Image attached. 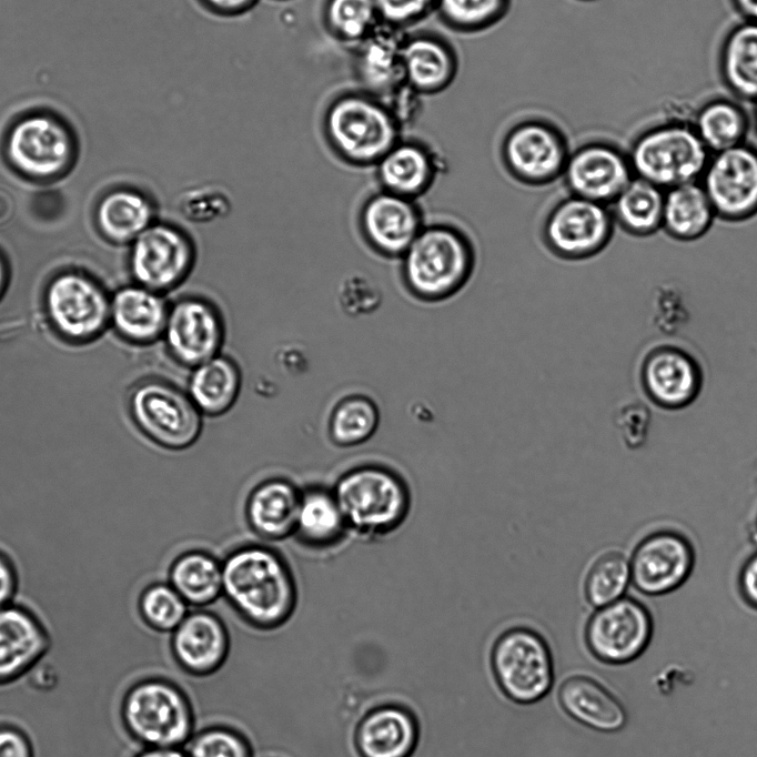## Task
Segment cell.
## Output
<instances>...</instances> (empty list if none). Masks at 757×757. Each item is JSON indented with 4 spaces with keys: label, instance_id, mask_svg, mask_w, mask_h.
<instances>
[{
    "label": "cell",
    "instance_id": "obj_1",
    "mask_svg": "<svg viewBox=\"0 0 757 757\" xmlns=\"http://www.w3.org/2000/svg\"><path fill=\"white\" fill-rule=\"evenodd\" d=\"M222 562V596L251 628L275 630L297 605V586L284 557L264 544H245Z\"/></svg>",
    "mask_w": 757,
    "mask_h": 757
},
{
    "label": "cell",
    "instance_id": "obj_2",
    "mask_svg": "<svg viewBox=\"0 0 757 757\" xmlns=\"http://www.w3.org/2000/svg\"><path fill=\"white\" fill-rule=\"evenodd\" d=\"M332 489L349 533L365 542L391 536L406 523L412 511L408 481L387 464L353 466L339 476Z\"/></svg>",
    "mask_w": 757,
    "mask_h": 757
},
{
    "label": "cell",
    "instance_id": "obj_3",
    "mask_svg": "<svg viewBox=\"0 0 757 757\" xmlns=\"http://www.w3.org/2000/svg\"><path fill=\"white\" fill-rule=\"evenodd\" d=\"M400 259L406 290L424 302H438L456 294L475 265L471 240L454 225L440 222L424 224Z\"/></svg>",
    "mask_w": 757,
    "mask_h": 757
},
{
    "label": "cell",
    "instance_id": "obj_4",
    "mask_svg": "<svg viewBox=\"0 0 757 757\" xmlns=\"http://www.w3.org/2000/svg\"><path fill=\"white\" fill-rule=\"evenodd\" d=\"M121 717L129 735L143 748H181L195 733L188 695L165 677L147 676L133 683L123 696Z\"/></svg>",
    "mask_w": 757,
    "mask_h": 757
},
{
    "label": "cell",
    "instance_id": "obj_5",
    "mask_svg": "<svg viewBox=\"0 0 757 757\" xmlns=\"http://www.w3.org/2000/svg\"><path fill=\"white\" fill-rule=\"evenodd\" d=\"M626 152L634 176L664 191L698 182L710 155L692 122L679 118L643 130Z\"/></svg>",
    "mask_w": 757,
    "mask_h": 757
},
{
    "label": "cell",
    "instance_id": "obj_6",
    "mask_svg": "<svg viewBox=\"0 0 757 757\" xmlns=\"http://www.w3.org/2000/svg\"><path fill=\"white\" fill-rule=\"evenodd\" d=\"M325 129L336 152L357 165L376 164L401 140V127L386 105L359 94L330 107Z\"/></svg>",
    "mask_w": 757,
    "mask_h": 757
},
{
    "label": "cell",
    "instance_id": "obj_7",
    "mask_svg": "<svg viewBox=\"0 0 757 757\" xmlns=\"http://www.w3.org/2000/svg\"><path fill=\"white\" fill-rule=\"evenodd\" d=\"M489 662L499 689L516 704L539 702L554 684L549 646L529 627L515 626L503 632L493 644Z\"/></svg>",
    "mask_w": 757,
    "mask_h": 757
},
{
    "label": "cell",
    "instance_id": "obj_8",
    "mask_svg": "<svg viewBox=\"0 0 757 757\" xmlns=\"http://www.w3.org/2000/svg\"><path fill=\"white\" fill-rule=\"evenodd\" d=\"M133 424L155 445L169 451L193 446L203 430V415L186 391L162 380L138 385L129 400Z\"/></svg>",
    "mask_w": 757,
    "mask_h": 757
},
{
    "label": "cell",
    "instance_id": "obj_9",
    "mask_svg": "<svg viewBox=\"0 0 757 757\" xmlns=\"http://www.w3.org/2000/svg\"><path fill=\"white\" fill-rule=\"evenodd\" d=\"M628 555L632 585L653 597L683 586L693 574L697 557L693 541L672 527L645 534Z\"/></svg>",
    "mask_w": 757,
    "mask_h": 757
},
{
    "label": "cell",
    "instance_id": "obj_10",
    "mask_svg": "<svg viewBox=\"0 0 757 757\" xmlns=\"http://www.w3.org/2000/svg\"><path fill=\"white\" fill-rule=\"evenodd\" d=\"M716 218L740 223L757 215V148L744 142L710 153L698 181Z\"/></svg>",
    "mask_w": 757,
    "mask_h": 757
},
{
    "label": "cell",
    "instance_id": "obj_11",
    "mask_svg": "<svg viewBox=\"0 0 757 757\" xmlns=\"http://www.w3.org/2000/svg\"><path fill=\"white\" fill-rule=\"evenodd\" d=\"M615 222L608 205L573 194L556 203L543 223V240L556 256L584 260L610 242Z\"/></svg>",
    "mask_w": 757,
    "mask_h": 757
},
{
    "label": "cell",
    "instance_id": "obj_12",
    "mask_svg": "<svg viewBox=\"0 0 757 757\" xmlns=\"http://www.w3.org/2000/svg\"><path fill=\"white\" fill-rule=\"evenodd\" d=\"M653 634L648 608L638 599L624 596L595 608L585 627L588 650L598 660L623 665L639 657Z\"/></svg>",
    "mask_w": 757,
    "mask_h": 757
},
{
    "label": "cell",
    "instance_id": "obj_13",
    "mask_svg": "<svg viewBox=\"0 0 757 757\" xmlns=\"http://www.w3.org/2000/svg\"><path fill=\"white\" fill-rule=\"evenodd\" d=\"M195 258L194 242L186 232L171 224H151L134 240L131 268L142 286L161 292L186 280Z\"/></svg>",
    "mask_w": 757,
    "mask_h": 757
},
{
    "label": "cell",
    "instance_id": "obj_14",
    "mask_svg": "<svg viewBox=\"0 0 757 757\" xmlns=\"http://www.w3.org/2000/svg\"><path fill=\"white\" fill-rule=\"evenodd\" d=\"M639 384L655 406L678 411L692 405L704 386V371L697 359L675 344L649 349L639 365Z\"/></svg>",
    "mask_w": 757,
    "mask_h": 757
},
{
    "label": "cell",
    "instance_id": "obj_15",
    "mask_svg": "<svg viewBox=\"0 0 757 757\" xmlns=\"http://www.w3.org/2000/svg\"><path fill=\"white\" fill-rule=\"evenodd\" d=\"M171 356L189 369L221 353L224 321L209 300L188 295L169 307L163 332Z\"/></svg>",
    "mask_w": 757,
    "mask_h": 757
},
{
    "label": "cell",
    "instance_id": "obj_16",
    "mask_svg": "<svg viewBox=\"0 0 757 757\" xmlns=\"http://www.w3.org/2000/svg\"><path fill=\"white\" fill-rule=\"evenodd\" d=\"M568 155L561 133L535 121L513 128L502 147L506 170L527 185H545L562 176Z\"/></svg>",
    "mask_w": 757,
    "mask_h": 757
},
{
    "label": "cell",
    "instance_id": "obj_17",
    "mask_svg": "<svg viewBox=\"0 0 757 757\" xmlns=\"http://www.w3.org/2000/svg\"><path fill=\"white\" fill-rule=\"evenodd\" d=\"M562 178L571 194L609 205L634 179L627 152L589 142L571 152Z\"/></svg>",
    "mask_w": 757,
    "mask_h": 757
},
{
    "label": "cell",
    "instance_id": "obj_18",
    "mask_svg": "<svg viewBox=\"0 0 757 757\" xmlns=\"http://www.w3.org/2000/svg\"><path fill=\"white\" fill-rule=\"evenodd\" d=\"M72 147L67 127L50 114L22 119L12 128L7 143L11 162L39 178L60 172L70 162Z\"/></svg>",
    "mask_w": 757,
    "mask_h": 757
},
{
    "label": "cell",
    "instance_id": "obj_19",
    "mask_svg": "<svg viewBox=\"0 0 757 757\" xmlns=\"http://www.w3.org/2000/svg\"><path fill=\"white\" fill-rule=\"evenodd\" d=\"M359 221L369 245L378 254L392 259H400L424 226L415 200L384 190L366 199Z\"/></svg>",
    "mask_w": 757,
    "mask_h": 757
},
{
    "label": "cell",
    "instance_id": "obj_20",
    "mask_svg": "<svg viewBox=\"0 0 757 757\" xmlns=\"http://www.w3.org/2000/svg\"><path fill=\"white\" fill-rule=\"evenodd\" d=\"M169 650L181 670L192 677H209L229 659L231 636L216 614L198 609L188 613L170 634Z\"/></svg>",
    "mask_w": 757,
    "mask_h": 757
},
{
    "label": "cell",
    "instance_id": "obj_21",
    "mask_svg": "<svg viewBox=\"0 0 757 757\" xmlns=\"http://www.w3.org/2000/svg\"><path fill=\"white\" fill-rule=\"evenodd\" d=\"M418 739L416 715L396 703L369 709L353 730V746L359 757H411Z\"/></svg>",
    "mask_w": 757,
    "mask_h": 757
},
{
    "label": "cell",
    "instance_id": "obj_22",
    "mask_svg": "<svg viewBox=\"0 0 757 757\" xmlns=\"http://www.w3.org/2000/svg\"><path fill=\"white\" fill-rule=\"evenodd\" d=\"M50 647L49 630L36 613L14 603L0 609V685L26 675Z\"/></svg>",
    "mask_w": 757,
    "mask_h": 757
},
{
    "label": "cell",
    "instance_id": "obj_23",
    "mask_svg": "<svg viewBox=\"0 0 757 757\" xmlns=\"http://www.w3.org/2000/svg\"><path fill=\"white\" fill-rule=\"evenodd\" d=\"M47 303L53 323L67 335L95 333L108 315V302L91 281L77 274L57 277L49 286Z\"/></svg>",
    "mask_w": 757,
    "mask_h": 757
},
{
    "label": "cell",
    "instance_id": "obj_24",
    "mask_svg": "<svg viewBox=\"0 0 757 757\" xmlns=\"http://www.w3.org/2000/svg\"><path fill=\"white\" fill-rule=\"evenodd\" d=\"M301 489L284 477H270L256 484L245 501L249 528L265 542L293 536Z\"/></svg>",
    "mask_w": 757,
    "mask_h": 757
},
{
    "label": "cell",
    "instance_id": "obj_25",
    "mask_svg": "<svg viewBox=\"0 0 757 757\" xmlns=\"http://www.w3.org/2000/svg\"><path fill=\"white\" fill-rule=\"evenodd\" d=\"M402 29L380 22L359 42L357 72L373 93L387 97L404 82Z\"/></svg>",
    "mask_w": 757,
    "mask_h": 757
},
{
    "label": "cell",
    "instance_id": "obj_26",
    "mask_svg": "<svg viewBox=\"0 0 757 757\" xmlns=\"http://www.w3.org/2000/svg\"><path fill=\"white\" fill-rule=\"evenodd\" d=\"M558 702L572 719L596 731H618L627 720L622 703L605 686L587 676L565 679L558 689Z\"/></svg>",
    "mask_w": 757,
    "mask_h": 757
},
{
    "label": "cell",
    "instance_id": "obj_27",
    "mask_svg": "<svg viewBox=\"0 0 757 757\" xmlns=\"http://www.w3.org/2000/svg\"><path fill=\"white\" fill-rule=\"evenodd\" d=\"M382 190L416 200L434 183L436 157L416 141L400 140L376 164Z\"/></svg>",
    "mask_w": 757,
    "mask_h": 757
},
{
    "label": "cell",
    "instance_id": "obj_28",
    "mask_svg": "<svg viewBox=\"0 0 757 757\" xmlns=\"http://www.w3.org/2000/svg\"><path fill=\"white\" fill-rule=\"evenodd\" d=\"M718 72L727 91L739 102H757V23L734 24L718 51Z\"/></svg>",
    "mask_w": 757,
    "mask_h": 757
},
{
    "label": "cell",
    "instance_id": "obj_29",
    "mask_svg": "<svg viewBox=\"0 0 757 757\" xmlns=\"http://www.w3.org/2000/svg\"><path fill=\"white\" fill-rule=\"evenodd\" d=\"M350 534L332 488L309 485L301 489L293 536L304 546L326 549Z\"/></svg>",
    "mask_w": 757,
    "mask_h": 757
},
{
    "label": "cell",
    "instance_id": "obj_30",
    "mask_svg": "<svg viewBox=\"0 0 757 757\" xmlns=\"http://www.w3.org/2000/svg\"><path fill=\"white\" fill-rule=\"evenodd\" d=\"M241 386L240 367L220 353L191 369L186 393L203 416L218 417L234 406Z\"/></svg>",
    "mask_w": 757,
    "mask_h": 757
},
{
    "label": "cell",
    "instance_id": "obj_31",
    "mask_svg": "<svg viewBox=\"0 0 757 757\" xmlns=\"http://www.w3.org/2000/svg\"><path fill=\"white\" fill-rule=\"evenodd\" d=\"M456 59L440 39L417 34L406 37L403 47L404 82L421 94L444 90L453 81Z\"/></svg>",
    "mask_w": 757,
    "mask_h": 757
},
{
    "label": "cell",
    "instance_id": "obj_32",
    "mask_svg": "<svg viewBox=\"0 0 757 757\" xmlns=\"http://www.w3.org/2000/svg\"><path fill=\"white\" fill-rule=\"evenodd\" d=\"M713 205L699 182L665 191L662 231L679 242L703 238L716 220Z\"/></svg>",
    "mask_w": 757,
    "mask_h": 757
},
{
    "label": "cell",
    "instance_id": "obj_33",
    "mask_svg": "<svg viewBox=\"0 0 757 757\" xmlns=\"http://www.w3.org/2000/svg\"><path fill=\"white\" fill-rule=\"evenodd\" d=\"M692 125L710 153L746 142L751 118L736 99L713 98L694 113Z\"/></svg>",
    "mask_w": 757,
    "mask_h": 757
},
{
    "label": "cell",
    "instance_id": "obj_34",
    "mask_svg": "<svg viewBox=\"0 0 757 757\" xmlns=\"http://www.w3.org/2000/svg\"><path fill=\"white\" fill-rule=\"evenodd\" d=\"M169 307L159 292L144 286L119 291L112 303L117 327L138 341H152L163 334Z\"/></svg>",
    "mask_w": 757,
    "mask_h": 757
},
{
    "label": "cell",
    "instance_id": "obj_35",
    "mask_svg": "<svg viewBox=\"0 0 757 757\" xmlns=\"http://www.w3.org/2000/svg\"><path fill=\"white\" fill-rule=\"evenodd\" d=\"M168 583L189 606L211 605L222 596V562L204 551H186L170 565Z\"/></svg>",
    "mask_w": 757,
    "mask_h": 757
},
{
    "label": "cell",
    "instance_id": "obj_36",
    "mask_svg": "<svg viewBox=\"0 0 757 757\" xmlns=\"http://www.w3.org/2000/svg\"><path fill=\"white\" fill-rule=\"evenodd\" d=\"M664 194L660 188L634 176L608 205L615 225L634 238L662 231Z\"/></svg>",
    "mask_w": 757,
    "mask_h": 757
},
{
    "label": "cell",
    "instance_id": "obj_37",
    "mask_svg": "<svg viewBox=\"0 0 757 757\" xmlns=\"http://www.w3.org/2000/svg\"><path fill=\"white\" fill-rule=\"evenodd\" d=\"M630 584L629 555L619 547H608L589 563L583 594L592 607L598 608L624 597Z\"/></svg>",
    "mask_w": 757,
    "mask_h": 757
},
{
    "label": "cell",
    "instance_id": "obj_38",
    "mask_svg": "<svg viewBox=\"0 0 757 757\" xmlns=\"http://www.w3.org/2000/svg\"><path fill=\"white\" fill-rule=\"evenodd\" d=\"M381 421L377 404L363 394L340 400L331 412L327 432L339 447L359 446L374 436Z\"/></svg>",
    "mask_w": 757,
    "mask_h": 757
},
{
    "label": "cell",
    "instance_id": "obj_39",
    "mask_svg": "<svg viewBox=\"0 0 757 757\" xmlns=\"http://www.w3.org/2000/svg\"><path fill=\"white\" fill-rule=\"evenodd\" d=\"M152 204L143 195L130 191L109 194L98 209L101 229L117 241L135 239L152 224Z\"/></svg>",
    "mask_w": 757,
    "mask_h": 757
},
{
    "label": "cell",
    "instance_id": "obj_40",
    "mask_svg": "<svg viewBox=\"0 0 757 757\" xmlns=\"http://www.w3.org/2000/svg\"><path fill=\"white\" fill-rule=\"evenodd\" d=\"M189 605L169 583H153L138 597L142 622L159 634H171L189 613Z\"/></svg>",
    "mask_w": 757,
    "mask_h": 757
},
{
    "label": "cell",
    "instance_id": "obj_41",
    "mask_svg": "<svg viewBox=\"0 0 757 757\" xmlns=\"http://www.w3.org/2000/svg\"><path fill=\"white\" fill-rule=\"evenodd\" d=\"M326 20L337 37L355 42L381 22L374 0H329Z\"/></svg>",
    "mask_w": 757,
    "mask_h": 757
},
{
    "label": "cell",
    "instance_id": "obj_42",
    "mask_svg": "<svg viewBox=\"0 0 757 757\" xmlns=\"http://www.w3.org/2000/svg\"><path fill=\"white\" fill-rule=\"evenodd\" d=\"M507 6L508 0H436L435 10L452 28L476 31L497 22Z\"/></svg>",
    "mask_w": 757,
    "mask_h": 757
},
{
    "label": "cell",
    "instance_id": "obj_43",
    "mask_svg": "<svg viewBox=\"0 0 757 757\" xmlns=\"http://www.w3.org/2000/svg\"><path fill=\"white\" fill-rule=\"evenodd\" d=\"M184 747L188 757H253L248 737L225 725H210L198 730Z\"/></svg>",
    "mask_w": 757,
    "mask_h": 757
},
{
    "label": "cell",
    "instance_id": "obj_44",
    "mask_svg": "<svg viewBox=\"0 0 757 757\" xmlns=\"http://www.w3.org/2000/svg\"><path fill=\"white\" fill-rule=\"evenodd\" d=\"M231 210V200L221 188L203 185L185 191L180 200V211L192 223H210L224 218Z\"/></svg>",
    "mask_w": 757,
    "mask_h": 757
},
{
    "label": "cell",
    "instance_id": "obj_45",
    "mask_svg": "<svg viewBox=\"0 0 757 757\" xmlns=\"http://www.w3.org/2000/svg\"><path fill=\"white\" fill-rule=\"evenodd\" d=\"M343 312L350 316L373 313L382 303V291L372 277L354 272L344 276L337 290Z\"/></svg>",
    "mask_w": 757,
    "mask_h": 757
},
{
    "label": "cell",
    "instance_id": "obj_46",
    "mask_svg": "<svg viewBox=\"0 0 757 757\" xmlns=\"http://www.w3.org/2000/svg\"><path fill=\"white\" fill-rule=\"evenodd\" d=\"M614 422L624 445L629 450H638L648 438L652 412L643 402L632 400L616 410Z\"/></svg>",
    "mask_w": 757,
    "mask_h": 757
},
{
    "label": "cell",
    "instance_id": "obj_47",
    "mask_svg": "<svg viewBox=\"0 0 757 757\" xmlns=\"http://www.w3.org/2000/svg\"><path fill=\"white\" fill-rule=\"evenodd\" d=\"M380 21L402 29L428 16L436 0H374Z\"/></svg>",
    "mask_w": 757,
    "mask_h": 757
},
{
    "label": "cell",
    "instance_id": "obj_48",
    "mask_svg": "<svg viewBox=\"0 0 757 757\" xmlns=\"http://www.w3.org/2000/svg\"><path fill=\"white\" fill-rule=\"evenodd\" d=\"M422 94L415 91L407 83L403 82L398 88L391 92L386 98L391 114L402 128L403 124H408L417 117L420 109V100Z\"/></svg>",
    "mask_w": 757,
    "mask_h": 757
},
{
    "label": "cell",
    "instance_id": "obj_49",
    "mask_svg": "<svg viewBox=\"0 0 757 757\" xmlns=\"http://www.w3.org/2000/svg\"><path fill=\"white\" fill-rule=\"evenodd\" d=\"M0 757H34L32 743L21 728L0 724Z\"/></svg>",
    "mask_w": 757,
    "mask_h": 757
},
{
    "label": "cell",
    "instance_id": "obj_50",
    "mask_svg": "<svg viewBox=\"0 0 757 757\" xmlns=\"http://www.w3.org/2000/svg\"><path fill=\"white\" fill-rule=\"evenodd\" d=\"M737 589L744 603L757 610V546L740 564Z\"/></svg>",
    "mask_w": 757,
    "mask_h": 757
},
{
    "label": "cell",
    "instance_id": "obj_51",
    "mask_svg": "<svg viewBox=\"0 0 757 757\" xmlns=\"http://www.w3.org/2000/svg\"><path fill=\"white\" fill-rule=\"evenodd\" d=\"M17 592V573L12 563L0 553V609L13 603Z\"/></svg>",
    "mask_w": 757,
    "mask_h": 757
},
{
    "label": "cell",
    "instance_id": "obj_52",
    "mask_svg": "<svg viewBox=\"0 0 757 757\" xmlns=\"http://www.w3.org/2000/svg\"><path fill=\"white\" fill-rule=\"evenodd\" d=\"M741 20L757 23V0H729Z\"/></svg>",
    "mask_w": 757,
    "mask_h": 757
},
{
    "label": "cell",
    "instance_id": "obj_53",
    "mask_svg": "<svg viewBox=\"0 0 757 757\" xmlns=\"http://www.w3.org/2000/svg\"><path fill=\"white\" fill-rule=\"evenodd\" d=\"M133 757H188L184 749L170 747V748H154L144 747L141 748Z\"/></svg>",
    "mask_w": 757,
    "mask_h": 757
},
{
    "label": "cell",
    "instance_id": "obj_54",
    "mask_svg": "<svg viewBox=\"0 0 757 757\" xmlns=\"http://www.w3.org/2000/svg\"><path fill=\"white\" fill-rule=\"evenodd\" d=\"M216 10L240 11L249 7L254 0H204Z\"/></svg>",
    "mask_w": 757,
    "mask_h": 757
},
{
    "label": "cell",
    "instance_id": "obj_55",
    "mask_svg": "<svg viewBox=\"0 0 757 757\" xmlns=\"http://www.w3.org/2000/svg\"><path fill=\"white\" fill-rule=\"evenodd\" d=\"M750 535L753 537L754 543L757 546V511H756V514H755L754 519L751 522Z\"/></svg>",
    "mask_w": 757,
    "mask_h": 757
},
{
    "label": "cell",
    "instance_id": "obj_56",
    "mask_svg": "<svg viewBox=\"0 0 757 757\" xmlns=\"http://www.w3.org/2000/svg\"><path fill=\"white\" fill-rule=\"evenodd\" d=\"M751 124H753L755 132H756V135H757V102L754 104Z\"/></svg>",
    "mask_w": 757,
    "mask_h": 757
},
{
    "label": "cell",
    "instance_id": "obj_57",
    "mask_svg": "<svg viewBox=\"0 0 757 757\" xmlns=\"http://www.w3.org/2000/svg\"><path fill=\"white\" fill-rule=\"evenodd\" d=\"M2 279H3V269H2V265H1V262H0V286H1V283H2Z\"/></svg>",
    "mask_w": 757,
    "mask_h": 757
},
{
    "label": "cell",
    "instance_id": "obj_58",
    "mask_svg": "<svg viewBox=\"0 0 757 757\" xmlns=\"http://www.w3.org/2000/svg\"><path fill=\"white\" fill-rule=\"evenodd\" d=\"M584 1H592V0H584Z\"/></svg>",
    "mask_w": 757,
    "mask_h": 757
}]
</instances>
